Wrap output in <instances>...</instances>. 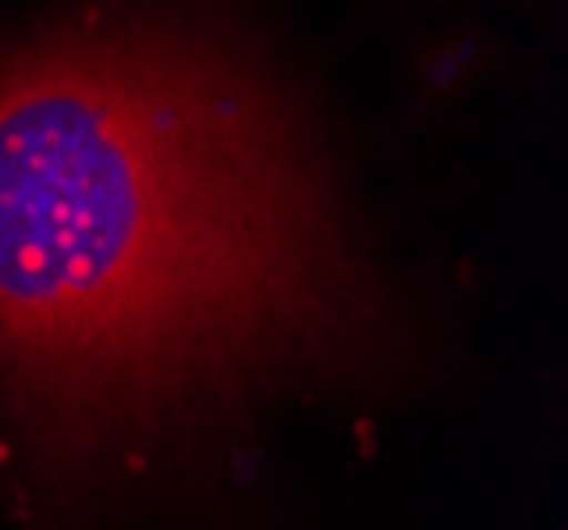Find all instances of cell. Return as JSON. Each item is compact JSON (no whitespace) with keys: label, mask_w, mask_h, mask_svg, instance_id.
<instances>
[{"label":"cell","mask_w":568,"mask_h":530,"mask_svg":"<svg viewBox=\"0 0 568 530\" xmlns=\"http://www.w3.org/2000/svg\"><path fill=\"white\" fill-rule=\"evenodd\" d=\"M378 297L302 123L221 51L98 30L0 73V386L158 434L374 348Z\"/></svg>","instance_id":"6da1fadb"}]
</instances>
